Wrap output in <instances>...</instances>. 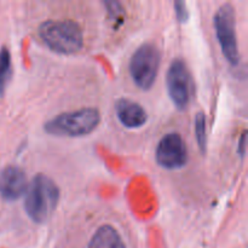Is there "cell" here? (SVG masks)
I'll return each instance as SVG.
<instances>
[{"instance_id":"obj_2","label":"cell","mask_w":248,"mask_h":248,"mask_svg":"<svg viewBox=\"0 0 248 248\" xmlns=\"http://www.w3.org/2000/svg\"><path fill=\"white\" fill-rule=\"evenodd\" d=\"M39 36L46 46L60 55H74L84 46V34L73 19H48L39 27Z\"/></svg>"},{"instance_id":"obj_7","label":"cell","mask_w":248,"mask_h":248,"mask_svg":"<svg viewBox=\"0 0 248 248\" xmlns=\"http://www.w3.org/2000/svg\"><path fill=\"white\" fill-rule=\"evenodd\" d=\"M156 162L165 170H179L188 162V149L179 133H167L160 140L155 153Z\"/></svg>"},{"instance_id":"obj_6","label":"cell","mask_w":248,"mask_h":248,"mask_svg":"<svg viewBox=\"0 0 248 248\" xmlns=\"http://www.w3.org/2000/svg\"><path fill=\"white\" fill-rule=\"evenodd\" d=\"M166 85L170 98L179 110L189 106L193 97V78L186 63L182 58H176L170 65L166 75Z\"/></svg>"},{"instance_id":"obj_10","label":"cell","mask_w":248,"mask_h":248,"mask_svg":"<svg viewBox=\"0 0 248 248\" xmlns=\"http://www.w3.org/2000/svg\"><path fill=\"white\" fill-rule=\"evenodd\" d=\"M87 248H127L120 232L110 224H103L94 230Z\"/></svg>"},{"instance_id":"obj_3","label":"cell","mask_w":248,"mask_h":248,"mask_svg":"<svg viewBox=\"0 0 248 248\" xmlns=\"http://www.w3.org/2000/svg\"><path fill=\"white\" fill-rule=\"evenodd\" d=\"M101 123V113L96 108H81L62 113L46 121L44 130L61 137H81L90 135Z\"/></svg>"},{"instance_id":"obj_11","label":"cell","mask_w":248,"mask_h":248,"mask_svg":"<svg viewBox=\"0 0 248 248\" xmlns=\"http://www.w3.org/2000/svg\"><path fill=\"white\" fill-rule=\"evenodd\" d=\"M11 74V55L6 47H1L0 48V97L4 96Z\"/></svg>"},{"instance_id":"obj_9","label":"cell","mask_w":248,"mask_h":248,"mask_svg":"<svg viewBox=\"0 0 248 248\" xmlns=\"http://www.w3.org/2000/svg\"><path fill=\"white\" fill-rule=\"evenodd\" d=\"M116 116L126 128H140L148 121V114L140 104L127 98H120L115 104Z\"/></svg>"},{"instance_id":"obj_1","label":"cell","mask_w":248,"mask_h":248,"mask_svg":"<svg viewBox=\"0 0 248 248\" xmlns=\"http://www.w3.org/2000/svg\"><path fill=\"white\" fill-rule=\"evenodd\" d=\"M60 189L45 174H36L31 179L24 199V211L31 222L43 224L47 222L57 207Z\"/></svg>"},{"instance_id":"obj_15","label":"cell","mask_w":248,"mask_h":248,"mask_svg":"<svg viewBox=\"0 0 248 248\" xmlns=\"http://www.w3.org/2000/svg\"><path fill=\"white\" fill-rule=\"evenodd\" d=\"M246 143H247V133L246 131H245V132L241 135V137H240L239 145H237V153H239V155L241 157H245V155H246Z\"/></svg>"},{"instance_id":"obj_8","label":"cell","mask_w":248,"mask_h":248,"mask_svg":"<svg viewBox=\"0 0 248 248\" xmlns=\"http://www.w3.org/2000/svg\"><path fill=\"white\" fill-rule=\"evenodd\" d=\"M27 190V177L19 167L6 166L0 171V196L7 201L21 198Z\"/></svg>"},{"instance_id":"obj_14","label":"cell","mask_w":248,"mask_h":248,"mask_svg":"<svg viewBox=\"0 0 248 248\" xmlns=\"http://www.w3.org/2000/svg\"><path fill=\"white\" fill-rule=\"evenodd\" d=\"M174 11H176V16L179 23H186L188 22L189 11L186 1H183V0H177V1H174Z\"/></svg>"},{"instance_id":"obj_5","label":"cell","mask_w":248,"mask_h":248,"mask_svg":"<svg viewBox=\"0 0 248 248\" xmlns=\"http://www.w3.org/2000/svg\"><path fill=\"white\" fill-rule=\"evenodd\" d=\"M215 31L223 56L232 65L240 63V51L236 36V19L232 4H224L215 15Z\"/></svg>"},{"instance_id":"obj_13","label":"cell","mask_w":248,"mask_h":248,"mask_svg":"<svg viewBox=\"0 0 248 248\" xmlns=\"http://www.w3.org/2000/svg\"><path fill=\"white\" fill-rule=\"evenodd\" d=\"M103 5L106 6L111 21L121 22V18L124 17V6L120 1H116V0H104Z\"/></svg>"},{"instance_id":"obj_4","label":"cell","mask_w":248,"mask_h":248,"mask_svg":"<svg viewBox=\"0 0 248 248\" xmlns=\"http://www.w3.org/2000/svg\"><path fill=\"white\" fill-rule=\"evenodd\" d=\"M161 63V53L154 44H143L133 52L128 64V70L133 82L138 89L148 91L156 80Z\"/></svg>"},{"instance_id":"obj_12","label":"cell","mask_w":248,"mask_h":248,"mask_svg":"<svg viewBox=\"0 0 248 248\" xmlns=\"http://www.w3.org/2000/svg\"><path fill=\"white\" fill-rule=\"evenodd\" d=\"M195 136L199 149L202 154L207 152V121L203 111H199L195 116Z\"/></svg>"}]
</instances>
